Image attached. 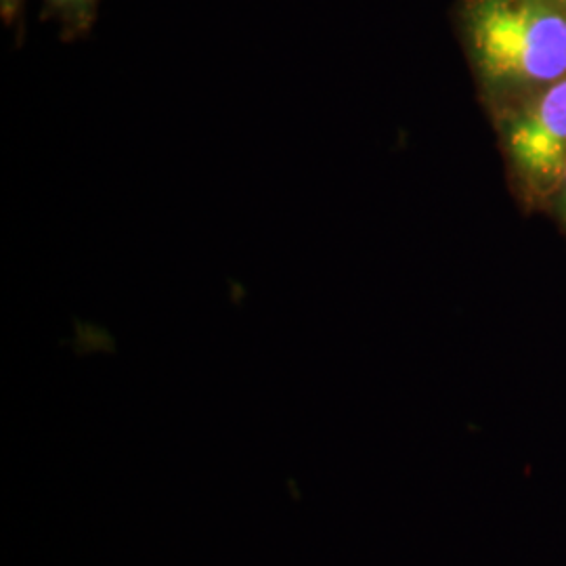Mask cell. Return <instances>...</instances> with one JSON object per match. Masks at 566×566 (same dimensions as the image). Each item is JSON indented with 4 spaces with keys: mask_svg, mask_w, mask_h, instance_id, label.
Instances as JSON below:
<instances>
[{
    "mask_svg": "<svg viewBox=\"0 0 566 566\" xmlns=\"http://www.w3.org/2000/svg\"><path fill=\"white\" fill-rule=\"evenodd\" d=\"M458 28L491 88H547L566 78V11L556 0H460Z\"/></svg>",
    "mask_w": 566,
    "mask_h": 566,
    "instance_id": "1",
    "label": "cell"
},
{
    "mask_svg": "<svg viewBox=\"0 0 566 566\" xmlns=\"http://www.w3.org/2000/svg\"><path fill=\"white\" fill-rule=\"evenodd\" d=\"M507 149L526 181L552 187L566 172V78L544 88L507 126Z\"/></svg>",
    "mask_w": 566,
    "mask_h": 566,
    "instance_id": "2",
    "label": "cell"
},
{
    "mask_svg": "<svg viewBox=\"0 0 566 566\" xmlns=\"http://www.w3.org/2000/svg\"><path fill=\"white\" fill-rule=\"evenodd\" d=\"M46 18L60 23L63 41H78L97 21L102 0H42Z\"/></svg>",
    "mask_w": 566,
    "mask_h": 566,
    "instance_id": "3",
    "label": "cell"
},
{
    "mask_svg": "<svg viewBox=\"0 0 566 566\" xmlns=\"http://www.w3.org/2000/svg\"><path fill=\"white\" fill-rule=\"evenodd\" d=\"M25 0H0V18L7 28H18L23 15Z\"/></svg>",
    "mask_w": 566,
    "mask_h": 566,
    "instance_id": "4",
    "label": "cell"
},
{
    "mask_svg": "<svg viewBox=\"0 0 566 566\" xmlns=\"http://www.w3.org/2000/svg\"><path fill=\"white\" fill-rule=\"evenodd\" d=\"M556 2H558V4H560V7L566 11V0H556Z\"/></svg>",
    "mask_w": 566,
    "mask_h": 566,
    "instance_id": "5",
    "label": "cell"
},
{
    "mask_svg": "<svg viewBox=\"0 0 566 566\" xmlns=\"http://www.w3.org/2000/svg\"><path fill=\"white\" fill-rule=\"evenodd\" d=\"M563 182H565V203H566V172H565V177H563Z\"/></svg>",
    "mask_w": 566,
    "mask_h": 566,
    "instance_id": "6",
    "label": "cell"
}]
</instances>
